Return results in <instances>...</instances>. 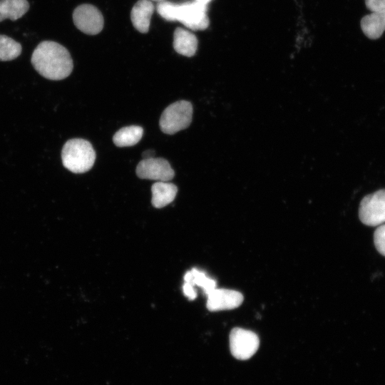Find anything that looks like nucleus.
<instances>
[{
    "instance_id": "obj_21",
    "label": "nucleus",
    "mask_w": 385,
    "mask_h": 385,
    "mask_svg": "<svg viewBox=\"0 0 385 385\" xmlns=\"http://www.w3.org/2000/svg\"><path fill=\"white\" fill-rule=\"evenodd\" d=\"M155 152L152 150H148L143 153V159L153 158Z\"/></svg>"
},
{
    "instance_id": "obj_1",
    "label": "nucleus",
    "mask_w": 385,
    "mask_h": 385,
    "mask_svg": "<svg viewBox=\"0 0 385 385\" xmlns=\"http://www.w3.org/2000/svg\"><path fill=\"white\" fill-rule=\"evenodd\" d=\"M35 70L50 80H62L73 71V60L68 51L55 41L41 42L34 49L31 59Z\"/></svg>"
},
{
    "instance_id": "obj_17",
    "label": "nucleus",
    "mask_w": 385,
    "mask_h": 385,
    "mask_svg": "<svg viewBox=\"0 0 385 385\" xmlns=\"http://www.w3.org/2000/svg\"><path fill=\"white\" fill-rule=\"evenodd\" d=\"M21 44L13 38L0 35V61H7L16 58L21 53Z\"/></svg>"
},
{
    "instance_id": "obj_15",
    "label": "nucleus",
    "mask_w": 385,
    "mask_h": 385,
    "mask_svg": "<svg viewBox=\"0 0 385 385\" xmlns=\"http://www.w3.org/2000/svg\"><path fill=\"white\" fill-rule=\"evenodd\" d=\"M143 129L138 125H130L118 130L113 137L114 144L118 147H128L137 144L141 139Z\"/></svg>"
},
{
    "instance_id": "obj_7",
    "label": "nucleus",
    "mask_w": 385,
    "mask_h": 385,
    "mask_svg": "<svg viewBox=\"0 0 385 385\" xmlns=\"http://www.w3.org/2000/svg\"><path fill=\"white\" fill-rule=\"evenodd\" d=\"M75 26L82 32L96 35L103 28L104 20L101 12L91 4H81L73 13Z\"/></svg>"
},
{
    "instance_id": "obj_2",
    "label": "nucleus",
    "mask_w": 385,
    "mask_h": 385,
    "mask_svg": "<svg viewBox=\"0 0 385 385\" xmlns=\"http://www.w3.org/2000/svg\"><path fill=\"white\" fill-rule=\"evenodd\" d=\"M156 9L165 20L179 21L192 31L205 30L210 24L207 6L195 1L174 3L165 0L158 2Z\"/></svg>"
},
{
    "instance_id": "obj_6",
    "label": "nucleus",
    "mask_w": 385,
    "mask_h": 385,
    "mask_svg": "<svg viewBox=\"0 0 385 385\" xmlns=\"http://www.w3.org/2000/svg\"><path fill=\"white\" fill-rule=\"evenodd\" d=\"M229 342L232 355L240 360L251 358L260 345L259 337L255 332L240 327L231 330Z\"/></svg>"
},
{
    "instance_id": "obj_13",
    "label": "nucleus",
    "mask_w": 385,
    "mask_h": 385,
    "mask_svg": "<svg viewBox=\"0 0 385 385\" xmlns=\"http://www.w3.org/2000/svg\"><path fill=\"white\" fill-rule=\"evenodd\" d=\"M361 28L369 38L377 39L385 31V10L373 11L361 20Z\"/></svg>"
},
{
    "instance_id": "obj_4",
    "label": "nucleus",
    "mask_w": 385,
    "mask_h": 385,
    "mask_svg": "<svg viewBox=\"0 0 385 385\" xmlns=\"http://www.w3.org/2000/svg\"><path fill=\"white\" fill-rule=\"evenodd\" d=\"M192 106L187 101H178L168 106L160 118L161 130L169 135L189 127L192 118Z\"/></svg>"
},
{
    "instance_id": "obj_14",
    "label": "nucleus",
    "mask_w": 385,
    "mask_h": 385,
    "mask_svg": "<svg viewBox=\"0 0 385 385\" xmlns=\"http://www.w3.org/2000/svg\"><path fill=\"white\" fill-rule=\"evenodd\" d=\"M29 9L27 0H0V22L6 19L17 20L22 17Z\"/></svg>"
},
{
    "instance_id": "obj_23",
    "label": "nucleus",
    "mask_w": 385,
    "mask_h": 385,
    "mask_svg": "<svg viewBox=\"0 0 385 385\" xmlns=\"http://www.w3.org/2000/svg\"><path fill=\"white\" fill-rule=\"evenodd\" d=\"M151 1H157V2H160V1H165V0H151Z\"/></svg>"
},
{
    "instance_id": "obj_16",
    "label": "nucleus",
    "mask_w": 385,
    "mask_h": 385,
    "mask_svg": "<svg viewBox=\"0 0 385 385\" xmlns=\"http://www.w3.org/2000/svg\"><path fill=\"white\" fill-rule=\"evenodd\" d=\"M184 281L191 284L194 287L197 286L201 287L206 295L216 288L215 280L209 277L204 272L195 268L185 273Z\"/></svg>"
},
{
    "instance_id": "obj_10",
    "label": "nucleus",
    "mask_w": 385,
    "mask_h": 385,
    "mask_svg": "<svg viewBox=\"0 0 385 385\" xmlns=\"http://www.w3.org/2000/svg\"><path fill=\"white\" fill-rule=\"evenodd\" d=\"M154 9L150 0H139L134 4L130 12V19L135 29L143 34L149 31Z\"/></svg>"
},
{
    "instance_id": "obj_5",
    "label": "nucleus",
    "mask_w": 385,
    "mask_h": 385,
    "mask_svg": "<svg viewBox=\"0 0 385 385\" xmlns=\"http://www.w3.org/2000/svg\"><path fill=\"white\" fill-rule=\"evenodd\" d=\"M359 217L368 226H378L385 222V189L366 195L361 201Z\"/></svg>"
},
{
    "instance_id": "obj_3",
    "label": "nucleus",
    "mask_w": 385,
    "mask_h": 385,
    "mask_svg": "<svg viewBox=\"0 0 385 385\" xmlns=\"http://www.w3.org/2000/svg\"><path fill=\"white\" fill-rule=\"evenodd\" d=\"M63 166L74 173H83L93 167L96 160V152L92 145L86 140L73 138L68 140L61 151Z\"/></svg>"
},
{
    "instance_id": "obj_20",
    "label": "nucleus",
    "mask_w": 385,
    "mask_h": 385,
    "mask_svg": "<svg viewBox=\"0 0 385 385\" xmlns=\"http://www.w3.org/2000/svg\"><path fill=\"white\" fill-rule=\"evenodd\" d=\"M183 294L190 299L193 300L197 297V292L195 287L188 282H184L183 285Z\"/></svg>"
},
{
    "instance_id": "obj_9",
    "label": "nucleus",
    "mask_w": 385,
    "mask_h": 385,
    "mask_svg": "<svg viewBox=\"0 0 385 385\" xmlns=\"http://www.w3.org/2000/svg\"><path fill=\"white\" fill-rule=\"evenodd\" d=\"M207 296L206 307L211 312L235 309L242 303L244 299L240 292L222 288H215Z\"/></svg>"
},
{
    "instance_id": "obj_8",
    "label": "nucleus",
    "mask_w": 385,
    "mask_h": 385,
    "mask_svg": "<svg viewBox=\"0 0 385 385\" xmlns=\"http://www.w3.org/2000/svg\"><path fill=\"white\" fill-rule=\"evenodd\" d=\"M136 174L141 179L168 182L175 172L167 160L153 157L142 160L137 165Z\"/></svg>"
},
{
    "instance_id": "obj_22",
    "label": "nucleus",
    "mask_w": 385,
    "mask_h": 385,
    "mask_svg": "<svg viewBox=\"0 0 385 385\" xmlns=\"http://www.w3.org/2000/svg\"><path fill=\"white\" fill-rule=\"evenodd\" d=\"M201 4H203V5H206L207 6V4L211 1V0H194Z\"/></svg>"
},
{
    "instance_id": "obj_19",
    "label": "nucleus",
    "mask_w": 385,
    "mask_h": 385,
    "mask_svg": "<svg viewBox=\"0 0 385 385\" xmlns=\"http://www.w3.org/2000/svg\"><path fill=\"white\" fill-rule=\"evenodd\" d=\"M365 4L372 12L385 10V0H365Z\"/></svg>"
},
{
    "instance_id": "obj_11",
    "label": "nucleus",
    "mask_w": 385,
    "mask_h": 385,
    "mask_svg": "<svg viewBox=\"0 0 385 385\" xmlns=\"http://www.w3.org/2000/svg\"><path fill=\"white\" fill-rule=\"evenodd\" d=\"M198 41L196 36L185 29L178 27L173 34V48L183 56L191 57L197 49Z\"/></svg>"
},
{
    "instance_id": "obj_12",
    "label": "nucleus",
    "mask_w": 385,
    "mask_h": 385,
    "mask_svg": "<svg viewBox=\"0 0 385 385\" xmlns=\"http://www.w3.org/2000/svg\"><path fill=\"white\" fill-rule=\"evenodd\" d=\"M151 192L152 205L156 208H162L173 201L178 188L171 183L158 181L152 185Z\"/></svg>"
},
{
    "instance_id": "obj_18",
    "label": "nucleus",
    "mask_w": 385,
    "mask_h": 385,
    "mask_svg": "<svg viewBox=\"0 0 385 385\" xmlns=\"http://www.w3.org/2000/svg\"><path fill=\"white\" fill-rule=\"evenodd\" d=\"M374 242L377 251L385 257V224L380 225L374 231Z\"/></svg>"
}]
</instances>
